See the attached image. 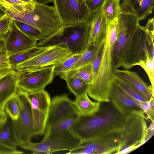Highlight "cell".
I'll return each mask as SVG.
<instances>
[{"instance_id": "obj_6", "label": "cell", "mask_w": 154, "mask_h": 154, "mask_svg": "<svg viewBox=\"0 0 154 154\" xmlns=\"http://www.w3.org/2000/svg\"><path fill=\"white\" fill-rule=\"evenodd\" d=\"M90 27V21L65 26L60 35L45 39L38 42L37 45L47 46L62 44L72 54H82L87 48Z\"/></svg>"}, {"instance_id": "obj_24", "label": "cell", "mask_w": 154, "mask_h": 154, "mask_svg": "<svg viewBox=\"0 0 154 154\" xmlns=\"http://www.w3.org/2000/svg\"><path fill=\"white\" fill-rule=\"evenodd\" d=\"M0 142L11 147L17 148L18 143L15 137L12 126V121L8 119L0 125Z\"/></svg>"}, {"instance_id": "obj_45", "label": "cell", "mask_w": 154, "mask_h": 154, "mask_svg": "<svg viewBox=\"0 0 154 154\" xmlns=\"http://www.w3.org/2000/svg\"><path fill=\"white\" fill-rule=\"evenodd\" d=\"M4 15V14H3ZM3 15H1V16H0V19L2 18V16H3Z\"/></svg>"}, {"instance_id": "obj_15", "label": "cell", "mask_w": 154, "mask_h": 154, "mask_svg": "<svg viewBox=\"0 0 154 154\" xmlns=\"http://www.w3.org/2000/svg\"><path fill=\"white\" fill-rule=\"evenodd\" d=\"M76 113H78L77 109L67 94L54 97L51 101L46 128L66 117Z\"/></svg>"}, {"instance_id": "obj_3", "label": "cell", "mask_w": 154, "mask_h": 154, "mask_svg": "<svg viewBox=\"0 0 154 154\" xmlns=\"http://www.w3.org/2000/svg\"><path fill=\"white\" fill-rule=\"evenodd\" d=\"M118 33V18L107 23L103 40L100 63L97 76L90 85L88 94L96 101L109 102L110 84L113 73V54Z\"/></svg>"}, {"instance_id": "obj_43", "label": "cell", "mask_w": 154, "mask_h": 154, "mask_svg": "<svg viewBox=\"0 0 154 154\" xmlns=\"http://www.w3.org/2000/svg\"><path fill=\"white\" fill-rule=\"evenodd\" d=\"M0 7H1V8L2 7V3H1V2H0Z\"/></svg>"}, {"instance_id": "obj_7", "label": "cell", "mask_w": 154, "mask_h": 154, "mask_svg": "<svg viewBox=\"0 0 154 154\" xmlns=\"http://www.w3.org/2000/svg\"><path fill=\"white\" fill-rule=\"evenodd\" d=\"M146 120L143 115L136 113L129 115L121 132L120 148L118 154L131 152L149 140Z\"/></svg>"}, {"instance_id": "obj_31", "label": "cell", "mask_w": 154, "mask_h": 154, "mask_svg": "<svg viewBox=\"0 0 154 154\" xmlns=\"http://www.w3.org/2000/svg\"><path fill=\"white\" fill-rule=\"evenodd\" d=\"M82 54H72L60 63L55 66L54 76H60L70 70Z\"/></svg>"}, {"instance_id": "obj_29", "label": "cell", "mask_w": 154, "mask_h": 154, "mask_svg": "<svg viewBox=\"0 0 154 154\" xmlns=\"http://www.w3.org/2000/svg\"><path fill=\"white\" fill-rule=\"evenodd\" d=\"M61 75L74 76L90 85L93 84L94 80L91 63L69 71Z\"/></svg>"}, {"instance_id": "obj_40", "label": "cell", "mask_w": 154, "mask_h": 154, "mask_svg": "<svg viewBox=\"0 0 154 154\" xmlns=\"http://www.w3.org/2000/svg\"><path fill=\"white\" fill-rule=\"evenodd\" d=\"M5 39L0 40V51L5 50Z\"/></svg>"}, {"instance_id": "obj_1", "label": "cell", "mask_w": 154, "mask_h": 154, "mask_svg": "<svg viewBox=\"0 0 154 154\" xmlns=\"http://www.w3.org/2000/svg\"><path fill=\"white\" fill-rule=\"evenodd\" d=\"M134 15L120 13L118 17V33L113 54L114 69H128L145 56L147 49H154V35L139 24Z\"/></svg>"}, {"instance_id": "obj_33", "label": "cell", "mask_w": 154, "mask_h": 154, "mask_svg": "<svg viewBox=\"0 0 154 154\" xmlns=\"http://www.w3.org/2000/svg\"><path fill=\"white\" fill-rule=\"evenodd\" d=\"M20 109L15 94L7 101L4 107L5 111L12 121H15L18 119Z\"/></svg>"}, {"instance_id": "obj_18", "label": "cell", "mask_w": 154, "mask_h": 154, "mask_svg": "<svg viewBox=\"0 0 154 154\" xmlns=\"http://www.w3.org/2000/svg\"><path fill=\"white\" fill-rule=\"evenodd\" d=\"M154 0H125L120 5V13L135 16L139 20L145 19L152 12Z\"/></svg>"}, {"instance_id": "obj_17", "label": "cell", "mask_w": 154, "mask_h": 154, "mask_svg": "<svg viewBox=\"0 0 154 154\" xmlns=\"http://www.w3.org/2000/svg\"><path fill=\"white\" fill-rule=\"evenodd\" d=\"M107 22L100 8L93 13L90 21V27L87 48L97 46L104 38Z\"/></svg>"}, {"instance_id": "obj_12", "label": "cell", "mask_w": 154, "mask_h": 154, "mask_svg": "<svg viewBox=\"0 0 154 154\" xmlns=\"http://www.w3.org/2000/svg\"><path fill=\"white\" fill-rule=\"evenodd\" d=\"M55 67V66H51L19 72L20 76L17 82L18 89L25 93L44 90L54 79Z\"/></svg>"}, {"instance_id": "obj_30", "label": "cell", "mask_w": 154, "mask_h": 154, "mask_svg": "<svg viewBox=\"0 0 154 154\" xmlns=\"http://www.w3.org/2000/svg\"><path fill=\"white\" fill-rule=\"evenodd\" d=\"M13 21L18 28L31 38L38 42L46 39L41 32L35 27L21 21L15 20H13Z\"/></svg>"}, {"instance_id": "obj_10", "label": "cell", "mask_w": 154, "mask_h": 154, "mask_svg": "<svg viewBox=\"0 0 154 154\" xmlns=\"http://www.w3.org/2000/svg\"><path fill=\"white\" fill-rule=\"evenodd\" d=\"M15 96L20 109L18 119L12 121L15 137L18 144L20 142L31 141L35 135L30 103L26 94L18 89Z\"/></svg>"}, {"instance_id": "obj_34", "label": "cell", "mask_w": 154, "mask_h": 154, "mask_svg": "<svg viewBox=\"0 0 154 154\" xmlns=\"http://www.w3.org/2000/svg\"><path fill=\"white\" fill-rule=\"evenodd\" d=\"M8 56L5 50L0 51V76H3L14 70L9 64Z\"/></svg>"}, {"instance_id": "obj_5", "label": "cell", "mask_w": 154, "mask_h": 154, "mask_svg": "<svg viewBox=\"0 0 154 154\" xmlns=\"http://www.w3.org/2000/svg\"><path fill=\"white\" fill-rule=\"evenodd\" d=\"M81 140L70 129L62 132L50 133L45 132L39 142H19L18 146L32 152L33 154H52L62 150H71L77 147Z\"/></svg>"}, {"instance_id": "obj_16", "label": "cell", "mask_w": 154, "mask_h": 154, "mask_svg": "<svg viewBox=\"0 0 154 154\" xmlns=\"http://www.w3.org/2000/svg\"><path fill=\"white\" fill-rule=\"evenodd\" d=\"M5 40V50L8 55L34 47L38 42L20 30L13 20Z\"/></svg>"}, {"instance_id": "obj_20", "label": "cell", "mask_w": 154, "mask_h": 154, "mask_svg": "<svg viewBox=\"0 0 154 154\" xmlns=\"http://www.w3.org/2000/svg\"><path fill=\"white\" fill-rule=\"evenodd\" d=\"M20 73L14 70L0 78V109L4 110L7 101L16 93Z\"/></svg>"}, {"instance_id": "obj_32", "label": "cell", "mask_w": 154, "mask_h": 154, "mask_svg": "<svg viewBox=\"0 0 154 154\" xmlns=\"http://www.w3.org/2000/svg\"><path fill=\"white\" fill-rule=\"evenodd\" d=\"M97 48V47L91 46L87 48L70 70L91 64L96 52Z\"/></svg>"}, {"instance_id": "obj_41", "label": "cell", "mask_w": 154, "mask_h": 154, "mask_svg": "<svg viewBox=\"0 0 154 154\" xmlns=\"http://www.w3.org/2000/svg\"><path fill=\"white\" fill-rule=\"evenodd\" d=\"M21 1L27 3H31L34 2V0H21Z\"/></svg>"}, {"instance_id": "obj_42", "label": "cell", "mask_w": 154, "mask_h": 154, "mask_svg": "<svg viewBox=\"0 0 154 154\" xmlns=\"http://www.w3.org/2000/svg\"><path fill=\"white\" fill-rule=\"evenodd\" d=\"M78 2L81 4H82L85 2V0H77Z\"/></svg>"}, {"instance_id": "obj_48", "label": "cell", "mask_w": 154, "mask_h": 154, "mask_svg": "<svg viewBox=\"0 0 154 154\" xmlns=\"http://www.w3.org/2000/svg\"><path fill=\"white\" fill-rule=\"evenodd\" d=\"M1 76H0V78L1 77Z\"/></svg>"}, {"instance_id": "obj_23", "label": "cell", "mask_w": 154, "mask_h": 154, "mask_svg": "<svg viewBox=\"0 0 154 154\" xmlns=\"http://www.w3.org/2000/svg\"><path fill=\"white\" fill-rule=\"evenodd\" d=\"M60 77L66 81L68 89L75 97L88 93L90 85L81 79L73 75H61Z\"/></svg>"}, {"instance_id": "obj_14", "label": "cell", "mask_w": 154, "mask_h": 154, "mask_svg": "<svg viewBox=\"0 0 154 154\" xmlns=\"http://www.w3.org/2000/svg\"><path fill=\"white\" fill-rule=\"evenodd\" d=\"M109 98V102L123 114L136 113L146 116L138 101L130 97L112 79L110 84Z\"/></svg>"}, {"instance_id": "obj_37", "label": "cell", "mask_w": 154, "mask_h": 154, "mask_svg": "<svg viewBox=\"0 0 154 154\" xmlns=\"http://www.w3.org/2000/svg\"><path fill=\"white\" fill-rule=\"evenodd\" d=\"M23 151L18 150L17 148L6 146L0 142V154H21Z\"/></svg>"}, {"instance_id": "obj_13", "label": "cell", "mask_w": 154, "mask_h": 154, "mask_svg": "<svg viewBox=\"0 0 154 154\" xmlns=\"http://www.w3.org/2000/svg\"><path fill=\"white\" fill-rule=\"evenodd\" d=\"M25 94L30 104L35 135H43L48 115L51 101L50 95L44 90Z\"/></svg>"}, {"instance_id": "obj_36", "label": "cell", "mask_w": 154, "mask_h": 154, "mask_svg": "<svg viewBox=\"0 0 154 154\" xmlns=\"http://www.w3.org/2000/svg\"><path fill=\"white\" fill-rule=\"evenodd\" d=\"M105 0H87L85 2L91 13H93L101 8Z\"/></svg>"}, {"instance_id": "obj_47", "label": "cell", "mask_w": 154, "mask_h": 154, "mask_svg": "<svg viewBox=\"0 0 154 154\" xmlns=\"http://www.w3.org/2000/svg\"><path fill=\"white\" fill-rule=\"evenodd\" d=\"M87 0H85V2L86 1H87Z\"/></svg>"}, {"instance_id": "obj_11", "label": "cell", "mask_w": 154, "mask_h": 154, "mask_svg": "<svg viewBox=\"0 0 154 154\" xmlns=\"http://www.w3.org/2000/svg\"><path fill=\"white\" fill-rule=\"evenodd\" d=\"M54 6L63 26L82 22H89L91 13L85 2L82 4L77 0H53Z\"/></svg>"}, {"instance_id": "obj_46", "label": "cell", "mask_w": 154, "mask_h": 154, "mask_svg": "<svg viewBox=\"0 0 154 154\" xmlns=\"http://www.w3.org/2000/svg\"><path fill=\"white\" fill-rule=\"evenodd\" d=\"M120 0V1L121 0H122L123 1H125V0Z\"/></svg>"}, {"instance_id": "obj_35", "label": "cell", "mask_w": 154, "mask_h": 154, "mask_svg": "<svg viewBox=\"0 0 154 154\" xmlns=\"http://www.w3.org/2000/svg\"><path fill=\"white\" fill-rule=\"evenodd\" d=\"M13 20L6 13L3 15L0 19V34L9 32Z\"/></svg>"}, {"instance_id": "obj_4", "label": "cell", "mask_w": 154, "mask_h": 154, "mask_svg": "<svg viewBox=\"0 0 154 154\" xmlns=\"http://www.w3.org/2000/svg\"><path fill=\"white\" fill-rule=\"evenodd\" d=\"M20 21L35 27L46 39L60 36L64 27L54 6L35 2L21 14Z\"/></svg>"}, {"instance_id": "obj_19", "label": "cell", "mask_w": 154, "mask_h": 154, "mask_svg": "<svg viewBox=\"0 0 154 154\" xmlns=\"http://www.w3.org/2000/svg\"><path fill=\"white\" fill-rule=\"evenodd\" d=\"M113 73L125 80L140 92L148 100L153 97L154 89L148 86L136 72L128 70L115 69Z\"/></svg>"}, {"instance_id": "obj_39", "label": "cell", "mask_w": 154, "mask_h": 154, "mask_svg": "<svg viewBox=\"0 0 154 154\" xmlns=\"http://www.w3.org/2000/svg\"><path fill=\"white\" fill-rule=\"evenodd\" d=\"M34 1L38 3L46 5L47 4L52 2L53 0H34Z\"/></svg>"}, {"instance_id": "obj_28", "label": "cell", "mask_w": 154, "mask_h": 154, "mask_svg": "<svg viewBox=\"0 0 154 154\" xmlns=\"http://www.w3.org/2000/svg\"><path fill=\"white\" fill-rule=\"evenodd\" d=\"M79 115L78 113H76L66 117L55 124L46 128L45 132L54 133L69 130Z\"/></svg>"}, {"instance_id": "obj_44", "label": "cell", "mask_w": 154, "mask_h": 154, "mask_svg": "<svg viewBox=\"0 0 154 154\" xmlns=\"http://www.w3.org/2000/svg\"><path fill=\"white\" fill-rule=\"evenodd\" d=\"M3 8V7H2V8L0 7V11H2V8Z\"/></svg>"}, {"instance_id": "obj_2", "label": "cell", "mask_w": 154, "mask_h": 154, "mask_svg": "<svg viewBox=\"0 0 154 154\" xmlns=\"http://www.w3.org/2000/svg\"><path fill=\"white\" fill-rule=\"evenodd\" d=\"M129 114L122 113L110 102H101L99 110L95 114L79 115L70 130L81 141L94 139L121 131Z\"/></svg>"}, {"instance_id": "obj_38", "label": "cell", "mask_w": 154, "mask_h": 154, "mask_svg": "<svg viewBox=\"0 0 154 154\" xmlns=\"http://www.w3.org/2000/svg\"><path fill=\"white\" fill-rule=\"evenodd\" d=\"M8 120V116L3 109H0V125L5 123Z\"/></svg>"}, {"instance_id": "obj_8", "label": "cell", "mask_w": 154, "mask_h": 154, "mask_svg": "<svg viewBox=\"0 0 154 154\" xmlns=\"http://www.w3.org/2000/svg\"><path fill=\"white\" fill-rule=\"evenodd\" d=\"M72 54L64 45H51L47 49L27 60L12 68L17 72H22L43 67L56 66Z\"/></svg>"}, {"instance_id": "obj_9", "label": "cell", "mask_w": 154, "mask_h": 154, "mask_svg": "<svg viewBox=\"0 0 154 154\" xmlns=\"http://www.w3.org/2000/svg\"><path fill=\"white\" fill-rule=\"evenodd\" d=\"M121 131L109 133L96 138L81 141L68 154H118L119 151Z\"/></svg>"}, {"instance_id": "obj_25", "label": "cell", "mask_w": 154, "mask_h": 154, "mask_svg": "<svg viewBox=\"0 0 154 154\" xmlns=\"http://www.w3.org/2000/svg\"><path fill=\"white\" fill-rule=\"evenodd\" d=\"M112 79L126 93L134 99L143 102L148 101L145 97L132 85L113 73Z\"/></svg>"}, {"instance_id": "obj_22", "label": "cell", "mask_w": 154, "mask_h": 154, "mask_svg": "<svg viewBox=\"0 0 154 154\" xmlns=\"http://www.w3.org/2000/svg\"><path fill=\"white\" fill-rule=\"evenodd\" d=\"M50 46H41L37 45L32 48L8 55V62L12 67L24 62L45 51Z\"/></svg>"}, {"instance_id": "obj_27", "label": "cell", "mask_w": 154, "mask_h": 154, "mask_svg": "<svg viewBox=\"0 0 154 154\" xmlns=\"http://www.w3.org/2000/svg\"><path fill=\"white\" fill-rule=\"evenodd\" d=\"M142 68L147 74L151 83V86L154 89V57L150 53V50L147 49L145 51V56L140 59L135 64Z\"/></svg>"}, {"instance_id": "obj_26", "label": "cell", "mask_w": 154, "mask_h": 154, "mask_svg": "<svg viewBox=\"0 0 154 154\" xmlns=\"http://www.w3.org/2000/svg\"><path fill=\"white\" fill-rule=\"evenodd\" d=\"M119 0H105L101 8L107 23L117 18L120 13Z\"/></svg>"}, {"instance_id": "obj_21", "label": "cell", "mask_w": 154, "mask_h": 154, "mask_svg": "<svg viewBox=\"0 0 154 154\" xmlns=\"http://www.w3.org/2000/svg\"><path fill=\"white\" fill-rule=\"evenodd\" d=\"M79 115L89 116L92 115L99 110L100 103L92 101L89 98L88 93L75 97L73 101Z\"/></svg>"}]
</instances>
